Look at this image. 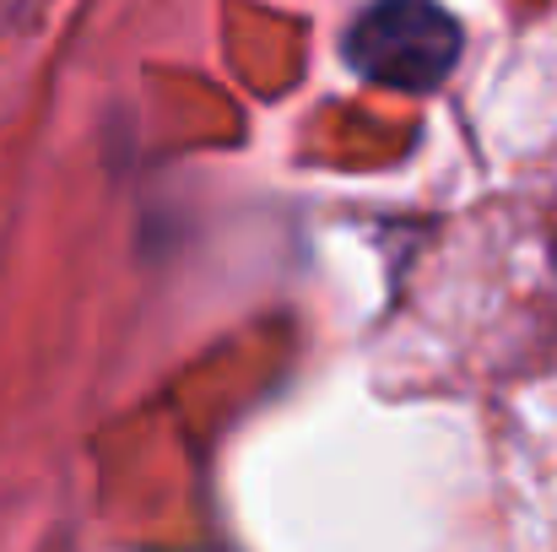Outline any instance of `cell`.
Listing matches in <instances>:
<instances>
[{"mask_svg": "<svg viewBox=\"0 0 557 552\" xmlns=\"http://www.w3.org/2000/svg\"><path fill=\"white\" fill-rule=\"evenodd\" d=\"M460 60V22L438 0H373L347 33V65L369 82L422 93Z\"/></svg>", "mask_w": 557, "mask_h": 552, "instance_id": "obj_1", "label": "cell"}]
</instances>
